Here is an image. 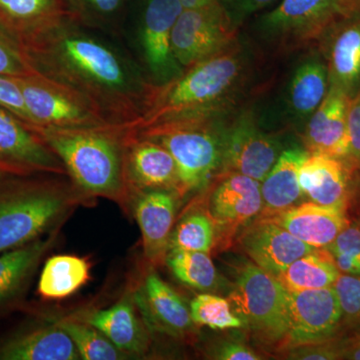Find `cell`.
I'll use <instances>...</instances> for the list:
<instances>
[{"label":"cell","mask_w":360,"mask_h":360,"mask_svg":"<svg viewBox=\"0 0 360 360\" xmlns=\"http://www.w3.org/2000/svg\"><path fill=\"white\" fill-rule=\"evenodd\" d=\"M34 73L18 42L0 34V77H23Z\"/></svg>","instance_id":"37"},{"label":"cell","mask_w":360,"mask_h":360,"mask_svg":"<svg viewBox=\"0 0 360 360\" xmlns=\"http://www.w3.org/2000/svg\"><path fill=\"white\" fill-rule=\"evenodd\" d=\"M236 26L219 0L195 9H184L174 30L172 45L177 63L186 68L210 58L231 45Z\"/></svg>","instance_id":"9"},{"label":"cell","mask_w":360,"mask_h":360,"mask_svg":"<svg viewBox=\"0 0 360 360\" xmlns=\"http://www.w3.org/2000/svg\"><path fill=\"white\" fill-rule=\"evenodd\" d=\"M53 321V319H52ZM58 326L70 336L77 347L80 359L84 360H123L129 355L118 349L96 328L77 316H63L54 319Z\"/></svg>","instance_id":"32"},{"label":"cell","mask_w":360,"mask_h":360,"mask_svg":"<svg viewBox=\"0 0 360 360\" xmlns=\"http://www.w3.org/2000/svg\"><path fill=\"white\" fill-rule=\"evenodd\" d=\"M18 44L35 73L84 96L106 122L141 120L148 82L111 45L82 30L75 16L54 21Z\"/></svg>","instance_id":"1"},{"label":"cell","mask_w":360,"mask_h":360,"mask_svg":"<svg viewBox=\"0 0 360 360\" xmlns=\"http://www.w3.org/2000/svg\"><path fill=\"white\" fill-rule=\"evenodd\" d=\"M328 51L329 86L352 97L360 90V14L333 28Z\"/></svg>","instance_id":"25"},{"label":"cell","mask_w":360,"mask_h":360,"mask_svg":"<svg viewBox=\"0 0 360 360\" xmlns=\"http://www.w3.org/2000/svg\"><path fill=\"white\" fill-rule=\"evenodd\" d=\"M8 175L25 174L21 172L20 170L16 169V168L9 167V165L0 162V179H4V176H8Z\"/></svg>","instance_id":"46"},{"label":"cell","mask_w":360,"mask_h":360,"mask_svg":"<svg viewBox=\"0 0 360 360\" xmlns=\"http://www.w3.org/2000/svg\"><path fill=\"white\" fill-rule=\"evenodd\" d=\"M22 92L32 127L82 129L112 124L106 122L84 96L65 85L34 73L13 77Z\"/></svg>","instance_id":"8"},{"label":"cell","mask_w":360,"mask_h":360,"mask_svg":"<svg viewBox=\"0 0 360 360\" xmlns=\"http://www.w3.org/2000/svg\"><path fill=\"white\" fill-rule=\"evenodd\" d=\"M189 307L194 324L198 326L221 330L245 326L232 309L231 302L221 296L201 293L191 300Z\"/></svg>","instance_id":"34"},{"label":"cell","mask_w":360,"mask_h":360,"mask_svg":"<svg viewBox=\"0 0 360 360\" xmlns=\"http://www.w3.org/2000/svg\"><path fill=\"white\" fill-rule=\"evenodd\" d=\"M279 155L276 141L250 118H241L224 134L222 165L232 172L262 182Z\"/></svg>","instance_id":"15"},{"label":"cell","mask_w":360,"mask_h":360,"mask_svg":"<svg viewBox=\"0 0 360 360\" xmlns=\"http://www.w3.org/2000/svg\"><path fill=\"white\" fill-rule=\"evenodd\" d=\"M212 359L217 360H260L262 357L245 343L224 341L213 348Z\"/></svg>","instance_id":"43"},{"label":"cell","mask_w":360,"mask_h":360,"mask_svg":"<svg viewBox=\"0 0 360 360\" xmlns=\"http://www.w3.org/2000/svg\"><path fill=\"white\" fill-rule=\"evenodd\" d=\"M262 182L232 172L210 195L208 214L217 224L238 226L262 212Z\"/></svg>","instance_id":"23"},{"label":"cell","mask_w":360,"mask_h":360,"mask_svg":"<svg viewBox=\"0 0 360 360\" xmlns=\"http://www.w3.org/2000/svg\"><path fill=\"white\" fill-rule=\"evenodd\" d=\"M165 264L182 283L200 291H212L219 285V274L210 253L201 251L170 250Z\"/></svg>","instance_id":"31"},{"label":"cell","mask_w":360,"mask_h":360,"mask_svg":"<svg viewBox=\"0 0 360 360\" xmlns=\"http://www.w3.org/2000/svg\"><path fill=\"white\" fill-rule=\"evenodd\" d=\"M342 347L326 342L290 348L286 359L296 360H333L341 359Z\"/></svg>","instance_id":"40"},{"label":"cell","mask_w":360,"mask_h":360,"mask_svg":"<svg viewBox=\"0 0 360 360\" xmlns=\"http://www.w3.org/2000/svg\"><path fill=\"white\" fill-rule=\"evenodd\" d=\"M217 0H179L184 9H195L210 6Z\"/></svg>","instance_id":"45"},{"label":"cell","mask_w":360,"mask_h":360,"mask_svg":"<svg viewBox=\"0 0 360 360\" xmlns=\"http://www.w3.org/2000/svg\"><path fill=\"white\" fill-rule=\"evenodd\" d=\"M333 288L340 302L342 321L360 322V276L340 274Z\"/></svg>","instance_id":"36"},{"label":"cell","mask_w":360,"mask_h":360,"mask_svg":"<svg viewBox=\"0 0 360 360\" xmlns=\"http://www.w3.org/2000/svg\"><path fill=\"white\" fill-rule=\"evenodd\" d=\"M72 1L77 7L78 13L80 11L85 15V18L89 16L92 20L96 18L103 20L104 18L110 16L118 11L122 4V0H72Z\"/></svg>","instance_id":"42"},{"label":"cell","mask_w":360,"mask_h":360,"mask_svg":"<svg viewBox=\"0 0 360 360\" xmlns=\"http://www.w3.org/2000/svg\"><path fill=\"white\" fill-rule=\"evenodd\" d=\"M341 359L360 360V335L343 345Z\"/></svg>","instance_id":"44"},{"label":"cell","mask_w":360,"mask_h":360,"mask_svg":"<svg viewBox=\"0 0 360 360\" xmlns=\"http://www.w3.org/2000/svg\"><path fill=\"white\" fill-rule=\"evenodd\" d=\"M360 14V0H283L262 18V27L283 49H302Z\"/></svg>","instance_id":"7"},{"label":"cell","mask_w":360,"mask_h":360,"mask_svg":"<svg viewBox=\"0 0 360 360\" xmlns=\"http://www.w3.org/2000/svg\"><path fill=\"white\" fill-rule=\"evenodd\" d=\"M326 250L340 274L360 276V222L348 224Z\"/></svg>","instance_id":"35"},{"label":"cell","mask_w":360,"mask_h":360,"mask_svg":"<svg viewBox=\"0 0 360 360\" xmlns=\"http://www.w3.org/2000/svg\"><path fill=\"white\" fill-rule=\"evenodd\" d=\"M0 179V253L58 231L90 198L65 175Z\"/></svg>","instance_id":"4"},{"label":"cell","mask_w":360,"mask_h":360,"mask_svg":"<svg viewBox=\"0 0 360 360\" xmlns=\"http://www.w3.org/2000/svg\"><path fill=\"white\" fill-rule=\"evenodd\" d=\"M350 97L329 86L321 105L312 113L304 134L309 155H322L345 160L348 153L347 108Z\"/></svg>","instance_id":"18"},{"label":"cell","mask_w":360,"mask_h":360,"mask_svg":"<svg viewBox=\"0 0 360 360\" xmlns=\"http://www.w3.org/2000/svg\"><path fill=\"white\" fill-rule=\"evenodd\" d=\"M77 317L101 331L129 357L148 354L150 336L135 303L134 291L125 293L108 309L84 311Z\"/></svg>","instance_id":"17"},{"label":"cell","mask_w":360,"mask_h":360,"mask_svg":"<svg viewBox=\"0 0 360 360\" xmlns=\"http://www.w3.org/2000/svg\"><path fill=\"white\" fill-rule=\"evenodd\" d=\"M135 134L153 139L174 156L179 176L180 195L200 191L224 161V132L212 117L163 123Z\"/></svg>","instance_id":"5"},{"label":"cell","mask_w":360,"mask_h":360,"mask_svg":"<svg viewBox=\"0 0 360 360\" xmlns=\"http://www.w3.org/2000/svg\"><path fill=\"white\" fill-rule=\"evenodd\" d=\"M272 1L274 0H219L236 27L251 14L269 6Z\"/></svg>","instance_id":"41"},{"label":"cell","mask_w":360,"mask_h":360,"mask_svg":"<svg viewBox=\"0 0 360 360\" xmlns=\"http://www.w3.org/2000/svg\"><path fill=\"white\" fill-rule=\"evenodd\" d=\"M134 300L149 331L184 338L193 331L191 307L155 272H149L134 290Z\"/></svg>","instance_id":"14"},{"label":"cell","mask_w":360,"mask_h":360,"mask_svg":"<svg viewBox=\"0 0 360 360\" xmlns=\"http://www.w3.org/2000/svg\"><path fill=\"white\" fill-rule=\"evenodd\" d=\"M232 309L257 338L269 345L285 342L290 329L288 290L252 262L236 270Z\"/></svg>","instance_id":"6"},{"label":"cell","mask_w":360,"mask_h":360,"mask_svg":"<svg viewBox=\"0 0 360 360\" xmlns=\"http://www.w3.org/2000/svg\"><path fill=\"white\" fill-rule=\"evenodd\" d=\"M32 129L58 156L68 177L84 195L129 206L125 176V150L131 129L129 125Z\"/></svg>","instance_id":"2"},{"label":"cell","mask_w":360,"mask_h":360,"mask_svg":"<svg viewBox=\"0 0 360 360\" xmlns=\"http://www.w3.org/2000/svg\"><path fill=\"white\" fill-rule=\"evenodd\" d=\"M290 329L288 348L329 341L342 322L340 302L333 286L321 290H288Z\"/></svg>","instance_id":"10"},{"label":"cell","mask_w":360,"mask_h":360,"mask_svg":"<svg viewBox=\"0 0 360 360\" xmlns=\"http://www.w3.org/2000/svg\"><path fill=\"white\" fill-rule=\"evenodd\" d=\"M340 271L326 248H315L296 259L281 276L279 283L290 291L331 288Z\"/></svg>","instance_id":"28"},{"label":"cell","mask_w":360,"mask_h":360,"mask_svg":"<svg viewBox=\"0 0 360 360\" xmlns=\"http://www.w3.org/2000/svg\"><path fill=\"white\" fill-rule=\"evenodd\" d=\"M70 336L53 321L15 331L0 341V360H78Z\"/></svg>","instance_id":"19"},{"label":"cell","mask_w":360,"mask_h":360,"mask_svg":"<svg viewBox=\"0 0 360 360\" xmlns=\"http://www.w3.org/2000/svg\"><path fill=\"white\" fill-rule=\"evenodd\" d=\"M125 176L129 201L134 194L149 191H172L180 195L174 156L158 142L135 134L134 129L125 150Z\"/></svg>","instance_id":"12"},{"label":"cell","mask_w":360,"mask_h":360,"mask_svg":"<svg viewBox=\"0 0 360 360\" xmlns=\"http://www.w3.org/2000/svg\"><path fill=\"white\" fill-rule=\"evenodd\" d=\"M328 71L321 61L309 60L296 70L290 85V103L300 116L317 110L328 91Z\"/></svg>","instance_id":"30"},{"label":"cell","mask_w":360,"mask_h":360,"mask_svg":"<svg viewBox=\"0 0 360 360\" xmlns=\"http://www.w3.org/2000/svg\"><path fill=\"white\" fill-rule=\"evenodd\" d=\"M58 236V231H53L28 245L0 253V310L23 295Z\"/></svg>","instance_id":"24"},{"label":"cell","mask_w":360,"mask_h":360,"mask_svg":"<svg viewBox=\"0 0 360 360\" xmlns=\"http://www.w3.org/2000/svg\"><path fill=\"white\" fill-rule=\"evenodd\" d=\"M184 11L179 0H149L143 16L142 45L150 70L167 77L179 70L172 51L175 22Z\"/></svg>","instance_id":"21"},{"label":"cell","mask_w":360,"mask_h":360,"mask_svg":"<svg viewBox=\"0 0 360 360\" xmlns=\"http://www.w3.org/2000/svg\"><path fill=\"white\" fill-rule=\"evenodd\" d=\"M352 170L340 158L309 155L298 174L300 188L312 202L345 210L349 198Z\"/></svg>","instance_id":"22"},{"label":"cell","mask_w":360,"mask_h":360,"mask_svg":"<svg viewBox=\"0 0 360 360\" xmlns=\"http://www.w3.org/2000/svg\"><path fill=\"white\" fill-rule=\"evenodd\" d=\"M0 108L11 111L26 124L32 127L22 92L13 77H0Z\"/></svg>","instance_id":"39"},{"label":"cell","mask_w":360,"mask_h":360,"mask_svg":"<svg viewBox=\"0 0 360 360\" xmlns=\"http://www.w3.org/2000/svg\"><path fill=\"white\" fill-rule=\"evenodd\" d=\"M347 122L349 146L345 161L352 169L360 170V90L350 97Z\"/></svg>","instance_id":"38"},{"label":"cell","mask_w":360,"mask_h":360,"mask_svg":"<svg viewBox=\"0 0 360 360\" xmlns=\"http://www.w3.org/2000/svg\"><path fill=\"white\" fill-rule=\"evenodd\" d=\"M0 162L27 175H68L65 165L42 137L4 108H0Z\"/></svg>","instance_id":"11"},{"label":"cell","mask_w":360,"mask_h":360,"mask_svg":"<svg viewBox=\"0 0 360 360\" xmlns=\"http://www.w3.org/2000/svg\"><path fill=\"white\" fill-rule=\"evenodd\" d=\"M243 71L239 52L229 46L165 84L148 82L143 115L130 127L141 130L163 123L213 117L231 98Z\"/></svg>","instance_id":"3"},{"label":"cell","mask_w":360,"mask_h":360,"mask_svg":"<svg viewBox=\"0 0 360 360\" xmlns=\"http://www.w3.org/2000/svg\"><path fill=\"white\" fill-rule=\"evenodd\" d=\"M90 264L77 255H58L47 258L40 272L37 292L47 300H65L89 283Z\"/></svg>","instance_id":"27"},{"label":"cell","mask_w":360,"mask_h":360,"mask_svg":"<svg viewBox=\"0 0 360 360\" xmlns=\"http://www.w3.org/2000/svg\"><path fill=\"white\" fill-rule=\"evenodd\" d=\"M213 219L200 210L186 212L175 225L169 240L170 250L210 253L214 245Z\"/></svg>","instance_id":"33"},{"label":"cell","mask_w":360,"mask_h":360,"mask_svg":"<svg viewBox=\"0 0 360 360\" xmlns=\"http://www.w3.org/2000/svg\"><path fill=\"white\" fill-rule=\"evenodd\" d=\"M70 14L58 0H0V16L25 37Z\"/></svg>","instance_id":"29"},{"label":"cell","mask_w":360,"mask_h":360,"mask_svg":"<svg viewBox=\"0 0 360 360\" xmlns=\"http://www.w3.org/2000/svg\"><path fill=\"white\" fill-rule=\"evenodd\" d=\"M309 153L302 148L286 149L262 184V201L266 217L295 206L303 195L298 180L300 167L309 158Z\"/></svg>","instance_id":"26"},{"label":"cell","mask_w":360,"mask_h":360,"mask_svg":"<svg viewBox=\"0 0 360 360\" xmlns=\"http://www.w3.org/2000/svg\"><path fill=\"white\" fill-rule=\"evenodd\" d=\"M240 245L253 264L274 277L281 276L296 259L315 250L267 219L251 224L241 236Z\"/></svg>","instance_id":"16"},{"label":"cell","mask_w":360,"mask_h":360,"mask_svg":"<svg viewBox=\"0 0 360 360\" xmlns=\"http://www.w3.org/2000/svg\"><path fill=\"white\" fill-rule=\"evenodd\" d=\"M179 196L172 191H149L130 198L129 206L141 232L144 257L151 264L165 262Z\"/></svg>","instance_id":"13"},{"label":"cell","mask_w":360,"mask_h":360,"mask_svg":"<svg viewBox=\"0 0 360 360\" xmlns=\"http://www.w3.org/2000/svg\"><path fill=\"white\" fill-rule=\"evenodd\" d=\"M314 248H328L349 221L345 210L310 202L264 217Z\"/></svg>","instance_id":"20"}]
</instances>
